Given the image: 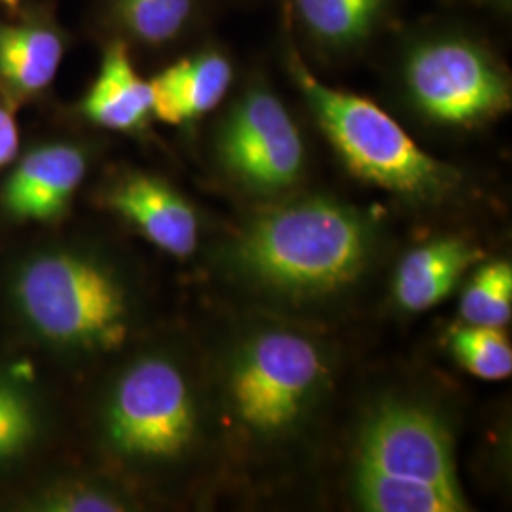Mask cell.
I'll use <instances>...</instances> for the list:
<instances>
[{
    "mask_svg": "<svg viewBox=\"0 0 512 512\" xmlns=\"http://www.w3.org/2000/svg\"><path fill=\"white\" fill-rule=\"evenodd\" d=\"M351 490L368 512H465L456 435L429 397L391 389L366 404L351 452Z\"/></svg>",
    "mask_w": 512,
    "mask_h": 512,
    "instance_id": "5",
    "label": "cell"
},
{
    "mask_svg": "<svg viewBox=\"0 0 512 512\" xmlns=\"http://www.w3.org/2000/svg\"><path fill=\"white\" fill-rule=\"evenodd\" d=\"M220 169L243 192L275 198L306 171V147L283 101L268 88L243 93L217 135Z\"/></svg>",
    "mask_w": 512,
    "mask_h": 512,
    "instance_id": "8",
    "label": "cell"
},
{
    "mask_svg": "<svg viewBox=\"0 0 512 512\" xmlns=\"http://www.w3.org/2000/svg\"><path fill=\"white\" fill-rule=\"evenodd\" d=\"M291 73L319 128L353 175L421 205L444 202L458 190V169L425 152L382 107L323 84L296 54Z\"/></svg>",
    "mask_w": 512,
    "mask_h": 512,
    "instance_id": "6",
    "label": "cell"
},
{
    "mask_svg": "<svg viewBox=\"0 0 512 512\" xmlns=\"http://www.w3.org/2000/svg\"><path fill=\"white\" fill-rule=\"evenodd\" d=\"M21 147L18 110L0 99V177L14 164Z\"/></svg>",
    "mask_w": 512,
    "mask_h": 512,
    "instance_id": "21",
    "label": "cell"
},
{
    "mask_svg": "<svg viewBox=\"0 0 512 512\" xmlns=\"http://www.w3.org/2000/svg\"><path fill=\"white\" fill-rule=\"evenodd\" d=\"M71 46L52 0L25 2L0 14V99L19 110L42 101Z\"/></svg>",
    "mask_w": 512,
    "mask_h": 512,
    "instance_id": "10",
    "label": "cell"
},
{
    "mask_svg": "<svg viewBox=\"0 0 512 512\" xmlns=\"http://www.w3.org/2000/svg\"><path fill=\"white\" fill-rule=\"evenodd\" d=\"M203 370L217 437L245 459L277 461L293 458L323 423L336 357L310 330L258 315L228 330Z\"/></svg>",
    "mask_w": 512,
    "mask_h": 512,
    "instance_id": "1",
    "label": "cell"
},
{
    "mask_svg": "<svg viewBox=\"0 0 512 512\" xmlns=\"http://www.w3.org/2000/svg\"><path fill=\"white\" fill-rule=\"evenodd\" d=\"M0 296L31 348L73 368L120 357L145 321L137 275L86 239H52L21 251L2 272Z\"/></svg>",
    "mask_w": 512,
    "mask_h": 512,
    "instance_id": "4",
    "label": "cell"
},
{
    "mask_svg": "<svg viewBox=\"0 0 512 512\" xmlns=\"http://www.w3.org/2000/svg\"><path fill=\"white\" fill-rule=\"evenodd\" d=\"M90 433L105 473L131 490L183 482L217 439L203 366L171 338L133 344L95 393Z\"/></svg>",
    "mask_w": 512,
    "mask_h": 512,
    "instance_id": "3",
    "label": "cell"
},
{
    "mask_svg": "<svg viewBox=\"0 0 512 512\" xmlns=\"http://www.w3.org/2000/svg\"><path fill=\"white\" fill-rule=\"evenodd\" d=\"M92 164V145L76 137L48 135L21 147L14 164L0 177V224H61L71 215Z\"/></svg>",
    "mask_w": 512,
    "mask_h": 512,
    "instance_id": "9",
    "label": "cell"
},
{
    "mask_svg": "<svg viewBox=\"0 0 512 512\" xmlns=\"http://www.w3.org/2000/svg\"><path fill=\"white\" fill-rule=\"evenodd\" d=\"M97 202L167 255L188 258L200 247L196 207L156 173L122 169L101 184Z\"/></svg>",
    "mask_w": 512,
    "mask_h": 512,
    "instance_id": "11",
    "label": "cell"
},
{
    "mask_svg": "<svg viewBox=\"0 0 512 512\" xmlns=\"http://www.w3.org/2000/svg\"><path fill=\"white\" fill-rule=\"evenodd\" d=\"M76 114L93 128L141 133L154 118L150 82L137 73L129 44L110 38L92 86L76 105Z\"/></svg>",
    "mask_w": 512,
    "mask_h": 512,
    "instance_id": "13",
    "label": "cell"
},
{
    "mask_svg": "<svg viewBox=\"0 0 512 512\" xmlns=\"http://www.w3.org/2000/svg\"><path fill=\"white\" fill-rule=\"evenodd\" d=\"M382 255L384 232L370 213L306 196L247 220L215 262L247 298L285 317H308L351 302Z\"/></svg>",
    "mask_w": 512,
    "mask_h": 512,
    "instance_id": "2",
    "label": "cell"
},
{
    "mask_svg": "<svg viewBox=\"0 0 512 512\" xmlns=\"http://www.w3.org/2000/svg\"><path fill=\"white\" fill-rule=\"evenodd\" d=\"M387 0H294L298 18L319 42L351 46L370 35Z\"/></svg>",
    "mask_w": 512,
    "mask_h": 512,
    "instance_id": "18",
    "label": "cell"
},
{
    "mask_svg": "<svg viewBox=\"0 0 512 512\" xmlns=\"http://www.w3.org/2000/svg\"><path fill=\"white\" fill-rule=\"evenodd\" d=\"M404 88L421 116L446 128H476L511 107V82L492 55L465 38L420 44L404 61Z\"/></svg>",
    "mask_w": 512,
    "mask_h": 512,
    "instance_id": "7",
    "label": "cell"
},
{
    "mask_svg": "<svg viewBox=\"0 0 512 512\" xmlns=\"http://www.w3.org/2000/svg\"><path fill=\"white\" fill-rule=\"evenodd\" d=\"M52 431L54 408L37 366L25 357L0 361V476L35 458Z\"/></svg>",
    "mask_w": 512,
    "mask_h": 512,
    "instance_id": "12",
    "label": "cell"
},
{
    "mask_svg": "<svg viewBox=\"0 0 512 512\" xmlns=\"http://www.w3.org/2000/svg\"><path fill=\"white\" fill-rule=\"evenodd\" d=\"M232 78L230 61L219 52L181 57L148 80L154 118L169 126L202 118L219 107Z\"/></svg>",
    "mask_w": 512,
    "mask_h": 512,
    "instance_id": "14",
    "label": "cell"
},
{
    "mask_svg": "<svg viewBox=\"0 0 512 512\" xmlns=\"http://www.w3.org/2000/svg\"><path fill=\"white\" fill-rule=\"evenodd\" d=\"M25 2L27 0H0V8L4 14H16Z\"/></svg>",
    "mask_w": 512,
    "mask_h": 512,
    "instance_id": "22",
    "label": "cell"
},
{
    "mask_svg": "<svg viewBox=\"0 0 512 512\" xmlns=\"http://www.w3.org/2000/svg\"><path fill=\"white\" fill-rule=\"evenodd\" d=\"M478 249L459 238H440L414 247L401 258L391 296L404 313L433 310L448 298L480 260Z\"/></svg>",
    "mask_w": 512,
    "mask_h": 512,
    "instance_id": "15",
    "label": "cell"
},
{
    "mask_svg": "<svg viewBox=\"0 0 512 512\" xmlns=\"http://www.w3.org/2000/svg\"><path fill=\"white\" fill-rule=\"evenodd\" d=\"M2 511L16 512H128L139 499L128 484L109 473L61 471L42 476L0 499Z\"/></svg>",
    "mask_w": 512,
    "mask_h": 512,
    "instance_id": "16",
    "label": "cell"
},
{
    "mask_svg": "<svg viewBox=\"0 0 512 512\" xmlns=\"http://www.w3.org/2000/svg\"><path fill=\"white\" fill-rule=\"evenodd\" d=\"M107 19L126 44L164 48L181 37L194 14V0H107Z\"/></svg>",
    "mask_w": 512,
    "mask_h": 512,
    "instance_id": "17",
    "label": "cell"
},
{
    "mask_svg": "<svg viewBox=\"0 0 512 512\" xmlns=\"http://www.w3.org/2000/svg\"><path fill=\"white\" fill-rule=\"evenodd\" d=\"M459 315L465 325L505 329L512 317V266L497 260L480 266L461 294Z\"/></svg>",
    "mask_w": 512,
    "mask_h": 512,
    "instance_id": "19",
    "label": "cell"
},
{
    "mask_svg": "<svg viewBox=\"0 0 512 512\" xmlns=\"http://www.w3.org/2000/svg\"><path fill=\"white\" fill-rule=\"evenodd\" d=\"M452 357L476 378L501 382L512 374V348L509 336L499 327L465 325L448 336Z\"/></svg>",
    "mask_w": 512,
    "mask_h": 512,
    "instance_id": "20",
    "label": "cell"
}]
</instances>
